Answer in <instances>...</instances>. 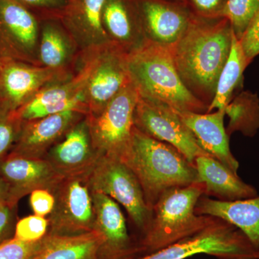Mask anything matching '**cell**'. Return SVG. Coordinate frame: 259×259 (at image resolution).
<instances>
[{
	"label": "cell",
	"mask_w": 259,
	"mask_h": 259,
	"mask_svg": "<svg viewBox=\"0 0 259 259\" xmlns=\"http://www.w3.org/2000/svg\"><path fill=\"white\" fill-rule=\"evenodd\" d=\"M23 5L28 10L33 11L49 12L58 16L67 4L68 0H13Z\"/></svg>",
	"instance_id": "35"
},
{
	"label": "cell",
	"mask_w": 259,
	"mask_h": 259,
	"mask_svg": "<svg viewBox=\"0 0 259 259\" xmlns=\"http://www.w3.org/2000/svg\"><path fill=\"white\" fill-rule=\"evenodd\" d=\"M239 41L250 64L259 54V9Z\"/></svg>",
	"instance_id": "32"
},
{
	"label": "cell",
	"mask_w": 259,
	"mask_h": 259,
	"mask_svg": "<svg viewBox=\"0 0 259 259\" xmlns=\"http://www.w3.org/2000/svg\"><path fill=\"white\" fill-rule=\"evenodd\" d=\"M49 222L47 218L32 214L19 220L15 226L14 238L20 241H40L47 236Z\"/></svg>",
	"instance_id": "30"
},
{
	"label": "cell",
	"mask_w": 259,
	"mask_h": 259,
	"mask_svg": "<svg viewBox=\"0 0 259 259\" xmlns=\"http://www.w3.org/2000/svg\"><path fill=\"white\" fill-rule=\"evenodd\" d=\"M72 54L69 36L55 20H45L40 25L38 59L48 69L63 71Z\"/></svg>",
	"instance_id": "25"
},
{
	"label": "cell",
	"mask_w": 259,
	"mask_h": 259,
	"mask_svg": "<svg viewBox=\"0 0 259 259\" xmlns=\"http://www.w3.org/2000/svg\"><path fill=\"white\" fill-rule=\"evenodd\" d=\"M40 32L31 10L13 0H0V58L35 64L38 61Z\"/></svg>",
	"instance_id": "11"
},
{
	"label": "cell",
	"mask_w": 259,
	"mask_h": 259,
	"mask_svg": "<svg viewBox=\"0 0 259 259\" xmlns=\"http://www.w3.org/2000/svg\"><path fill=\"white\" fill-rule=\"evenodd\" d=\"M17 205L8 202H0V244L14 237L18 222Z\"/></svg>",
	"instance_id": "33"
},
{
	"label": "cell",
	"mask_w": 259,
	"mask_h": 259,
	"mask_svg": "<svg viewBox=\"0 0 259 259\" xmlns=\"http://www.w3.org/2000/svg\"><path fill=\"white\" fill-rule=\"evenodd\" d=\"M92 195L95 231L98 232L102 238L99 259H137L141 257L139 243L130 235L118 203L101 192L92 191Z\"/></svg>",
	"instance_id": "12"
},
{
	"label": "cell",
	"mask_w": 259,
	"mask_h": 259,
	"mask_svg": "<svg viewBox=\"0 0 259 259\" xmlns=\"http://www.w3.org/2000/svg\"><path fill=\"white\" fill-rule=\"evenodd\" d=\"M62 74L63 71L0 58V100L3 107L7 111H17Z\"/></svg>",
	"instance_id": "13"
},
{
	"label": "cell",
	"mask_w": 259,
	"mask_h": 259,
	"mask_svg": "<svg viewBox=\"0 0 259 259\" xmlns=\"http://www.w3.org/2000/svg\"><path fill=\"white\" fill-rule=\"evenodd\" d=\"M106 0H68L59 15L61 23L80 45L96 49L111 42L103 23Z\"/></svg>",
	"instance_id": "19"
},
{
	"label": "cell",
	"mask_w": 259,
	"mask_h": 259,
	"mask_svg": "<svg viewBox=\"0 0 259 259\" xmlns=\"http://www.w3.org/2000/svg\"><path fill=\"white\" fill-rule=\"evenodd\" d=\"M257 252L243 232L214 218L198 233L137 259H186L201 254L218 259H257Z\"/></svg>",
	"instance_id": "5"
},
{
	"label": "cell",
	"mask_w": 259,
	"mask_h": 259,
	"mask_svg": "<svg viewBox=\"0 0 259 259\" xmlns=\"http://www.w3.org/2000/svg\"><path fill=\"white\" fill-rule=\"evenodd\" d=\"M10 202V193L8 185L0 177V202Z\"/></svg>",
	"instance_id": "37"
},
{
	"label": "cell",
	"mask_w": 259,
	"mask_h": 259,
	"mask_svg": "<svg viewBox=\"0 0 259 259\" xmlns=\"http://www.w3.org/2000/svg\"><path fill=\"white\" fill-rule=\"evenodd\" d=\"M4 110H5L4 107L3 106V104H2L1 100H0V113H1L2 112L4 111Z\"/></svg>",
	"instance_id": "38"
},
{
	"label": "cell",
	"mask_w": 259,
	"mask_h": 259,
	"mask_svg": "<svg viewBox=\"0 0 259 259\" xmlns=\"http://www.w3.org/2000/svg\"><path fill=\"white\" fill-rule=\"evenodd\" d=\"M139 97L132 83L114 97L101 112L86 115L94 147L100 156L119 159L128 147Z\"/></svg>",
	"instance_id": "7"
},
{
	"label": "cell",
	"mask_w": 259,
	"mask_h": 259,
	"mask_svg": "<svg viewBox=\"0 0 259 259\" xmlns=\"http://www.w3.org/2000/svg\"><path fill=\"white\" fill-rule=\"evenodd\" d=\"M30 205L34 214L47 218L54 209L55 197L49 190L33 191L30 194Z\"/></svg>",
	"instance_id": "34"
},
{
	"label": "cell",
	"mask_w": 259,
	"mask_h": 259,
	"mask_svg": "<svg viewBox=\"0 0 259 259\" xmlns=\"http://www.w3.org/2000/svg\"><path fill=\"white\" fill-rule=\"evenodd\" d=\"M175 111L193 134L199 146L238 175L239 163L230 148V136L224 126L225 110H218L212 113Z\"/></svg>",
	"instance_id": "18"
},
{
	"label": "cell",
	"mask_w": 259,
	"mask_h": 259,
	"mask_svg": "<svg viewBox=\"0 0 259 259\" xmlns=\"http://www.w3.org/2000/svg\"><path fill=\"white\" fill-rule=\"evenodd\" d=\"M100 156L94 147L85 115L49 150L44 158L61 176L89 177Z\"/></svg>",
	"instance_id": "16"
},
{
	"label": "cell",
	"mask_w": 259,
	"mask_h": 259,
	"mask_svg": "<svg viewBox=\"0 0 259 259\" xmlns=\"http://www.w3.org/2000/svg\"><path fill=\"white\" fill-rule=\"evenodd\" d=\"M199 183L204 186V196L222 201L252 198L256 189L245 183L237 174L212 156H199L194 161Z\"/></svg>",
	"instance_id": "21"
},
{
	"label": "cell",
	"mask_w": 259,
	"mask_h": 259,
	"mask_svg": "<svg viewBox=\"0 0 259 259\" xmlns=\"http://www.w3.org/2000/svg\"><path fill=\"white\" fill-rule=\"evenodd\" d=\"M76 111H66L25 121L10 154L32 158H44L71 127L84 117Z\"/></svg>",
	"instance_id": "17"
},
{
	"label": "cell",
	"mask_w": 259,
	"mask_h": 259,
	"mask_svg": "<svg viewBox=\"0 0 259 259\" xmlns=\"http://www.w3.org/2000/svg\"><path fill=\"white\" fill-rule=\"evenodd\" d=\"M204 194L202 183L171 189L162 194L153 207L146 233L138 241L141 256L192 236L209 226L214 218L195 212L197 201Z\"/></svg>",
	"instance_id": "4"
},
{
	"label": "cell",
	"mask_w": 259,
	"mask_h": 259,
	"mask_svg": "<svg viewBox=\"0 0 259 259\" xmlns=\"http://www.w3.org/2000/svg\"><path fill=\"white\" fill-rule=\"evenodd\" d=\"M47 236L40 241L26 242L13 237L0 244V259H34L41 252Z\"/></svg>",
	"instance_id": "29"
},
{
	"label": "cell",
	"mask_w": 259,
	"mask_h": 259,
	"mask_svg": "<svg viewBox=\"0 0 259 259\" xmlns=\"http://www.w3.org/2000/svg\"><path fill=\"white\" fill-rule=\"evenodd\" d=\"M0 177L9 188L10 203L15 205L33 191L53 192L64 178L45 158L23 157L10 153L0 161Z\"/></svg>",
	"instance_id": "15"
},
{
	"label": "cell",
	"mask_w": 259,
	"mask_h": 259,
	"mask_svg": "<svg viewBox=\"0 0 259 259\" xmlns=\"http://www.w3.org/2000/svg\"><path fill=\"white\" fill-rule=\"evenodd\" d=\"M23 121L15 112L0 113V161L8 154L18 139Z\"/></svg>",
	"instance_id": "31"
},
{
	"label": "cell",
	"mask_w": 259,
	"mask_h": 259,
	"mask_svg": "<svg viewBox=\"0 0 259 259\" xmlns=\"http://www.w3.org/2000/svg\"><path fill=\"white\" fill-rule=\"evenodd\" d=\"M194 6L203 13H212L221 7L222 10L226 0H192Z\"/></svg>",
	"instance_id": "36"
},
{
	"label": "cell",
	"mask_w": 259,
	"mask_h": 259,
	"mask_svg": "<svg viewBox=\"0 0 259 259\" xmlns=\"http://www.w3.org/2000/svg\"><path fill=\"white\" fill-rule=\"evenodd\" d=\"M101 243V236L96 231L76 236L47 233L44 248L34 259H99Z\"/></svg>",
	"instance_id": "23"
},
{
	"label": "cell",
	"mask_w": 259,
	"mask_h": 259,
	"mask_svg": "<svg viewBox=\"0 0 259 259\" xmlns=\"http://www.w3.org/2000/svg\"><path fill=\"white\" fill-rule=\"evenodd\" d=\"M127 64L141 96L180 111L207 113L208 106L194 96L181 79L171 48L146 39L127 51Z\"/></svg>",
	"instance_id": "3"
},
{
	"label": "cell",
	"mask_w": 259,
	"mask_h": 259,
	"mask_svg": "<svg viewBox=\"0 0 259 259\" xmlns=\"http://www.w3.org/2000/svg\"><path fill=\"white\" fill-rule=\"evenodd\" d=\"M148 40L172 48L187 30L190 20L180 10L155 0H144L141 4Z\"/></svg>",
	"instance_id": "22"
},
{
	"label": "cell",
	"mask_w": 259,
	"mask_h": 259,
	"mask_svg": "<svg viewBox=\"0 0 259 259\" xmlns=\"http://www.w3.org/2000/svg\"><path fill=\"white\" fill-rule=\"evenodd\" d=\"M196 214L219 218L236 227L259 250V196L222 201L202 195L197 201Z\"/></svg>",
	"instance_id": "20"
},
{
	"label": "cell",
	"mask_w": 259,
	"mask_h": 259,
	"mask_svg": "<svg viewBox=\"0 0 259 259\" xmlns=\"http://www.w3.org/2000/svg\"><path fill=\"white\" fill-rule=\"evenodd\" d=\"M119 159L139 180L151 210L166 191L199 183L195 165L171 145L150 137L135 125L128 147Z\"/></svg>",
	"instance_id": "2"
},
{
	"label": "cell",
	"mask_w": 259,
	"mask_h": 259,
	"mask_svg": "<svg viewBox=\"0 0 259 259\" xmlns=\"http://www.w3.org/2000/svg\"><path fill=\"white\" fill-rule=\"evenodd\" d=\"M249 64L239 40L233 32L231 52L218 79L215 93L207 113L213 110H225L232 100L233 93L243 83V72Z\"/></svg>",
	"instance_id": "24"
},
{
	"label": "cell",
	"mask_w": 259,
	"mask_h": 259,
	"mask_svg": "<svg viewBox=\"0 0 259 259\" xmlns=\"http://www.w3.org/2000/svg\"><path fill=\"white\" fill-rule=\"evenodd\" d=\"M229 117L226 133L241 132L248 137H253L259 130V98L256 94L242 92L225 108Z\"/></svg>",
	"instance_id": "26"
},
{
	"label": "cell",
	"mask_w": 259,
	"mask_h": 259,
	"mask_svg": "<svg viewBox=\"0 0 259 259\" xmlns=\"http://www.w3.org/2000/svg\"><path fill=\"white\" fill-rule=\"evenodd\" d=\"M259 9V0H226L221 11L231 24L232 30L238 40Z\"/></svg>",
	"instance_id": "28"
},
{
	"label": "cell",
	"mask_w": 259,
	"mask_h": 259,
	"mask_svg": "<svg viewBox=\"0 0 259 259\" xmlns=\"http://www.w3.org/2000/svg\"><path fill=\"white\" fill-rule=\"evenodd\" d=\"M89 177H64L52 193L55 205L48 216V234L76 236L95 231V211Z\"/></svg>",
	"instance_id": "9"
},
{
	"label": "cell",
	"mask_w": 259,
	"mask_h": 259,
	"mask_svg": "<svg viewBox=\"0 0 259 259\" xmlns=\"http://www.w3.org/2000/svg\"><path fill=\"white\" fill-rule=\"evenodd\" d=\"M257 259H259V250L257 252Z\"/></svg>",
	"instance_id": "39"
},
{
	"label": "cell",
	"mask_w": 259,
	"mask_h": 259,
	"mask_svg": "<svg viewBox=\"0 0 259 259\" xmlns=\"http://www.w3.org/2000/svg\"><path fill=\"white\" fill-rule=\"evenodd\" d=\"M233 32L227 19L216 24L190 22L171 48L181 79L191 93L208 107L231 52Z\"/></svg>",
	"instance_id": "1"
},
{
	"label": "cell",
	"mask_w": 259,
	"mask_h": 259,
	"mask_svg": "<svg viewBox=\"0 0 259 259\" xmlns=\"http://www.w3.org/2000/svg\"><path fill=\"white\" fill-rule=\"evenodd\" d=\"M102 23L114 44L125 49L127 45L136 42V28L125 0H106L102 12Z\"/></svg>",
	"instance_id": "27"
},
{
	"label": "cell",
	"mask_w": 259,
	"mask_h": 259,
	"mask_svg": "<svg viewBox=\"0 0 259 259\" xmlns=\"http://www.w3.org/2000/svg\"><path fill=\"white\" fill-rule=\"evenodd\" d=\"M93 192H101L122 204L140 238L146 233L152 210L145 200L139 180L118 158L101 156L88 178Z\"/></svg>",
	"instance_id": "6"
},
{
	"label": "cell",
	"mask_w": 259,
	"mask_h": 259,
	"mask_svg": "<svg viewBox=\"0 0 259 259\" xmlns=\"http://www.w3.org/2000/svg\"><path fill=\"white\" fill-rule=\"evenodd\" d=\"M96 51L89 60L91 69L84 89L88 115L101 112L114 97L134 83L125 49L111 42Z\"/></svg>",
	"instance_id": "10"
},
{
	"label": "cell",
	"mask_w": 259,
	"mask_h": 259,
	"mask_svg": "<svg viewBox=\"0 0 259 259\" xmlns=\"http://www.w3.org/2000/svg\"><path fill=\"white\" fill-rule=\"evenodd\" d=\"M90 61L72 79L56 85L46 87L19 108L15 114L20 120H35L66 111L88 114L85 101L84 89L90 76Z\"/></svg>",
	"instance_id": "14"
},
{
	"label": "cell",
	"mask_w": 259,
	"mask_h": 259,
	"mask_svg": "<svg viewBox=\"0 0 259 259\" xmlns=\"http://www.w3.org/2000/svg\"><path fill=\"white\" fill-rule=\"evenodd\" d=\"M134 122L141 132L176 148L192 164L199 156H212L199 146L175 109L163 102L140 95Z\"/></svg>",
	"instance_id": "8"
}]
</instances>
